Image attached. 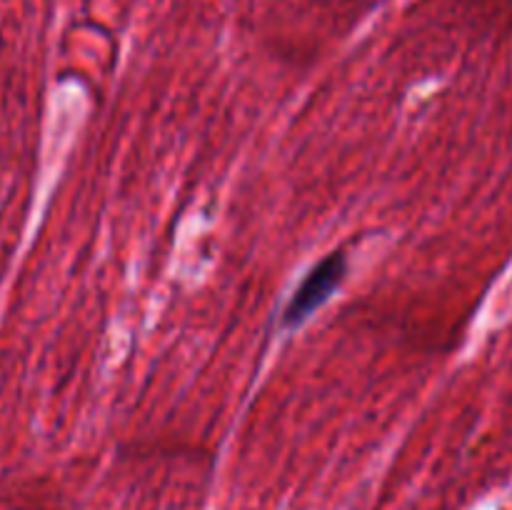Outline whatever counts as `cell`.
Returning a JSON list of instances; mask_svg holds the SVG:
<instances>
[{"mask_svg":"<svg viewBox=\"0 0 512 510\" xmlns=\"http://www.w3.org/2000/svg\"><path fill=\"white\" fill-rule=\"evenodd\" d=\"M345 273H348V263H345L343 253L325 255V258L305 275L303 283L295 288L293 298H290L288 308H285L283 313L285 325H300L305 318H310V315L338 290Z\"/></svg>","mask_w":512,"mask_h":510,"instance_id":"6da1fadb","label":"cell"}]
</instances>
